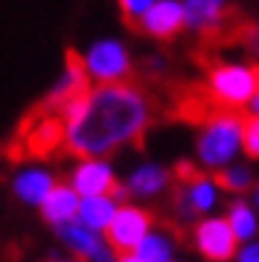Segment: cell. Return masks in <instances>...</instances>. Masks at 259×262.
<instances>
[{
	"label": "cell",
	"mask_w": 259,
	"mask_h": 262,
	"mask_svg": "<svg viewBox=\"0 0 259 262\" xmlns=\"http://www.w3.org/2000/svg\"><path fill=\"white\" fill-rule=\"evenodd\" d=\"M61 111L64 146L79 158H102L140 140L148 125V102L131 84H96Z\"/></svg>",
	"instance_id": "1"
},
{
	"label": "cell",
	"mask_w": 259,
	"mask_h": 262,
	"mask_svg": "<svg viewBox=\"0 0 259 262\" xmlns=\"http://www.w3.org/2000/svg\"><path fill=\"white\" fill-rule=\"evenodd\" d=\"M242 151V117L233 111H219L204 122L198 134V160L207 169H224L236 163Z\"/></svg>",
	"instance_id": "2"
},
{
	"label": "cell",
	"mask_w": 259,
	"mask_h": 262,
	"mask_svg": "<svg viewBox=\"0 0 259 262\" xmlns=\"http://www.w3.org/2000/svg\"><path fill=\"white\" fill-rule=\"evenodd\" d=\"M207 91L210 99L219 102L222 108H245L256 96V70L248 64H215L207 76Z\"/></svg>",
	"instance_id": "3"
},
{
	"label": "cell",
	"mask_w": 259,
	"mask_h": 262,
	"mask_svg": "<svg viewBox=\"0 0 259 262\" xmlns=\"http://www.w3.org/2000/svg\"><path fill=\"white\" fill-rule=\"evenodd\" d=\"M84 76L99 84H122L131 73V58L128 50L122 47L114 38H102L96 44L88 47V53L82 56Z\"/></svg>",
	"instance_id": "4"
},
{
	"label": "cell",
	"mask_w": 259,
	"mask_h": 262,
	"mask_svg": "<svg viewBox=\"0 0 259 262\" xmlns=\"http://www.w3.org/2000/svg\"><path fill=\"white\" fill-rule=\"evenodd\" d=\"M148 230H152L148 210H143L137 204H117V213H114L111 225L105 230V242L114 253H131Z\"/></svg>",
	"instance_id": "5"
},
{
	"label": "cell",
	"mask_w": 259,
	"mask_h": 262,
	"mask_svg": "<svg viewBox=\"0 0 259 262\" xmlns=\"http://www.w3.org/2000/svg\"><path fill=\"white\" fill-rule=\"evenodd\" d=\"M195 248L207 262H227L236 256V236L230 233V227L224 222V215H204L195 225Z\"/></svg>",
	"instance_id": "6"
},
{
	"label": "cell",
	"mask_w": 259,
	"mask_h": 262,
	"mask_svg": "<svg viewBox=\"0 0 259 262\" xmlns=\"http://www.w3.org/2000/svg\"><path fill=\"white\" fill-rule=\"evenodd\" d=\"M67 187L73 189L79 198H93V195H111V189L117 187V178H114V169L108 160L102 158H84L76 163L73 175H70V184Z\"/></svg>",
	"instance_id": "7"
},
{
	"label": "cell",
	"mask_w": 259,
	"mask_h": 262,
	"mask_svg": "<svg viewBox=\"0 0 259 262\" xmlns=\"http://www.w3.org/2000/svg\"><path fill=\"white\" fill-rule=\"evenodd\" d=\"M56 230H58V239H61L76 256H82V259H88V262H114V251L108 248L105 236L88 230V227L79 225L76 219L67 222V225H61V227H56Z\"/></svg>",
	"instance_id": "8"
},
{
	"label": "cell",
	"mask_w": 259,
	"mask_h": 262,
	"mask_svg": "<svg viewBox=\"0 0 259 262\" xmlns=\"http://www.w3.org/2000/svg\"><path fill=\"white\" fill-rule=\"evenodd\" d=\"M222 198V189L210 175H192L184 184L181 195H178V207L184 215H210Z\"/></svg>",
	"instance_id": "9"
},
{
	"label": "cell",
	"mask_w": 259,
	"mask_h": 262,
	"mask_svg": "<svg viewBox=\"0 0 259 262\" xmlns=\"http://www.w3.org/2000/svg\"><path fill=\"white\" fill-rule=\"evenodd\" d=\"M143 29L155 38H172L184 29V6L178 0H155L140 18Z\"/></svg>",
	"instance_id": "10"
},
{
	"label": "cell",
	"mask_w": 259,
	"mask_h": 262,
	"mask_svg": "<svg viewBox=\"0 0 259 262\" xmlns=\"http://www.w3.org/2000/svg\"><path fill=\"white\" fill-rule=\"evenodd\" d=\"M56 187V178H53V172H47L41 166H29V169H20L15 181H12V189H15V195L18 201L29 207H41L47 195H50V189Z\"/></svg>",
	"instance_id": "11"
},
{
	"label": "cell",
	"mask_w": 259,
	"mask_h": 262,
	"mask_svg": "<svg viewBox=\"0 0 259 262\" xmlns=\"http://www.w3.org/2000/svg\"><path fill=\"white\" fill-rule=\"evenodd\" d=\"M169 169L158 166V163H140L137 169H131L128 181H125V192L137 198H155L169 187Z\"/></svg>",
	"instance_id": "12"
},
{
	"label": "cell",
	"mask_w": 259,
	"mask_h": 262,
	"mask_svg": "<svg viewBox=\"0 0 259 262\" xmlns=\"http://www.w3.org/2000/svg\"><path fill=\"white\" fill-rule=\"evenodd\" d=\"M114 213H117V201L111 195H93V198H79V210H76V222L84 225L93 233H105L111 225Z\"/></svg>",
	"instance_id": "13"
},
{
	"label": "cell",
	"mask_w": 259,
	"mask_h": 262,
	"mask_svg": "<svg viewBox=\"0 0 259 262\" xmlns=\"http://www.w3.org/2000/svg\"><path fill=\"white\" fill-rule=\"evenodd\" d=\"M76 210H79V195H76L67 184H56V187L50 189V195L41 201V215L56 227L73 222Z\"/></svg>",
	"instance_id": "14"
},
{
	"label": "cell",
	"mask_w": 259,
	"mask_h": 262,
	"mask_svg": "<svg viewBox=\"0 0 259 262\" xmlns=\"http://www.w3.org/2000/svg\"><path fill=\"white\" fill-rule=\"evenodd\" d=\"M88 82H91V79L84 76L82 58L67 56V67H64V73H61V79L56 82V88H53V94H50V102L56 105V108H61V105H67L70 99L82 96L84 91H88Z\"/></svg>",
	"instance_id": "15"
},
{
	"label": "cell",
	"mask_w": 259,
	"mask_h": 262,
	"mask_svg": "<svg viewBox=\"0 0 259 262\" xmlns=\"http://www.w3.org/2000/svg\"><path fill=\"white\" fill-rule=\"evenodd\" d=\"M184 6V27L198 32H213L224 18V0H186Z\"/></svg>",
	"instance_id": "16"
},
{
	"label": "cell",
	"mask_w": 259,
	"mask_h": 262,
	"mask_svg": "<svg viewBox=\"0 0 259 262\" xmlns=\"http://www.w3.org/2000/svg\"><path fill=\"white\" fill-rule=\"evenodd\" d=\"M175 236L169 233V230H148L143 239H140V245L134 248V256H140L143 262H169L175 259Z\"/></svg>",
	"instance_id": "17"
},
{
	"label": "cell",
	"mask_w": 259,
	"mask_h": 262,
	"mask_svg": "<svg viewBox=\"0 0 259 262\" xmlns=\"http://www.w3.org/2000/svg\"><path fill=\"white\" fill-rule=\"evenodd\" d=\"M224 222H227L230 233L236 236V242H239V245L242 242H250V239H256L259 219H256V213H253V207H250L248 201H242V198L230 201L227 213H224Z\"/></svg>",
	"instance_id": "18"
},
{
	"label": "cell",
	"mask_w": 259,
	"mask_h": 262,
	"mask_svg": "<svg viewBox=\"0 0 259 262\" xmlns=\"http://www.w3.org/2000/svg\"><path fill=\"white\" fill-rule=\"evenodd\" d=\"M58 143H64V128H61V120L58 117H44L38 120L35 131H29V149L35 155H44V151H53Z\"/></svg>",
	"instance_id": "19"
},
{
	"label": "cell",
	"mask_w": 259,
	"mask_h": 262,
	"mask_svg": "<svg viewBox=\"0 0 259 262\" xmlns=\"http://www.w3.org/2000/svg\"><path fill=\"white\" fill-rule=\"evenodd\" d=\"M219 189H230V192H245V189L253 187V175H250L248 166L242 163H230V166L219 169V178H215Z\"/></svg>",
	"instance_id": "20"
},
{
	"label": "cell",
	"mask_w": 259,
	"mask_h": 262,
	"mask_svg": "<svg viewBox=\"0 0 259 262\" xmlns=\"http://www.w3.org/2000/svg\"><path fill=\"white\" fill-rule=\"evenodd\" d=\"M242 151L248 158L259 160V117L242 120Z\"/></svg>",
	"instance_id": "21"
},
{
	"label": "cell",
	"mask_w": 259,
	"mask_h": 262,
	"mask_svg": "<svg viewBox=\"0 0 259 262\" xmlns=\"http://www.w3.org/2000/svg\"><path fill=\"white\" fill-rule=\"evenodd\" d=\"M152 3H155V0H120L122 15H125L128 20H140L148 12V6H152Z\"/></svg>",
	"instance_id": "22"
},
{
	"label": "cell",
	"mask_w": 259,
	"mask_h": 262,
	"mask_svg": "<svg viewBox=\"0 0 259 262\" xmlns=\"http://www.w3.org/2000/svg\"><path fill=\"white\" fill-rule=\"evenodd\" d=\"M236 262H259V239H250V242H242L236 248Z\"/></svg>",
	"instance_id": "23"
},
{
	"label": "cell",
	"mask_w": 259,
	"mask_h": 262,
	"mask_svg": "<svg viewBox=\"0 0 259 262\" xmlns=\"http://www.w3.org/2000/svg\"><path fill=\"white\" fill-rule=\"evenodd\" d=\"M248 204L253 207V213H259V184L250 187V201H248Z\"/></svg>",
	"instance_id": "24"
},
{
	"label": "cell",
	"mask_w": 259,
	"mask_h": 262,
	"mask_svg": "<svg viewBox=\"0 0 259 262\" xmlns=\"http://www.w3.org/2000/svg\"><path fill=\"white\" fill-rule=\"evenodd\" d=\"M114 262H143L140 256H134V253H117L114 256Z\"/></svg>",
	"instance_id": "25"
},
{
	"label": "cell",
	"mask_w": 259,
	"mask_h": 262,
	"mask_svg": "<svg viewBox=\"0 0 259 262\" xmlns=\"http://www.w3.org/2000/svg\"><path fill=\"white\" fill-rule=\"evenodd\" d=\"M248 108H250V117H259V94L248 102Z\"/></svg>",
	"instance_id": "26"
},
{
	"label": "cell",
	"mask_w": 259,
	"mask_h": 262,
	"mask_svg": "<svg viewBox=\"0 0 259 262\" xmlns=\"http://www.w3.org/2000/svg\"><path fill=\"white\" fill-rule=\"evenodd\" d=\"M250 44L259 50V27H250Z\"/></svg>",
	"instance_id": "27"
},
{
	"label": "cell",
	"mask_w": 259,
	"mask_h": 262,
	"mask_svg": "<svg viewBox=\"0 0 259 262\" xmlns=\"http://www.w3.org/2000/svg\"><path fill=\"white\" fill-rule=\"evenodd\" d=\"M50 262H82V259H50Z\"/></svg>",
	"instance_id": "28"
},
{
	"label": "cell",
	"mask_w": 259,
	"mask_h": 262,
	"mask_svg": "<svg viewBox=\"0 0 259 262\" xmlns=\"http://www.w3.org/2000/svg\"><path fill=\"white\" fill-rule=\"evenodd\" d=\"M256 94H259V67H256Z\"/></svg>",
	"instance_id": "29"
},
{
	"label": "cell",
	"mask_w": 259,
	"mask_h": 262,
	"mask_svg": "<svg viewBox=\"0 0 259 262\" xmlns=\"http://www.w3.org/2000/svg\"><path fill=\"white\" fill-rule=\"evenodd\" d=\"M169 262H181V259H169Z\"/></svg>",
	"instance_id": "30"
}]
</instances>
